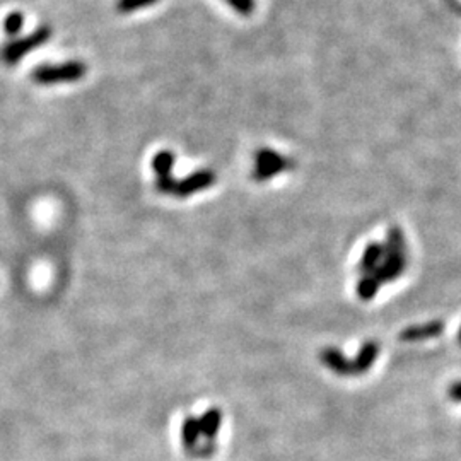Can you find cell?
I'll return each mask as SVG.
<instances>
[{
	"mask_svg": "<svg viewBox=\"0 0 461 461\" xmlns=\"http://www.w3.org/2000/svg\"><path fill=\"white\" fill-rule=\"evenodd\" d=\"M384 256L381 265L373 272V277L380 284L393 282L405 272L407 267V244L403 230L398 226H393L386 234V243L383 244Z\"/></svg>",
	"mask_w": 461,
	"mask_h": 461,
	"instance_id": "obj_1",
	"label": "cell"
},
{
	"mask_svg": "<svg viewBox=\"0 0 461 461\" xmlns=\"http://www.w3.org/2000/svg\"><path fill=\"white\" fill-rule=\"evenodd\" d=\"M88 74V65L81 60H69L60 65H40L33 70L31 77L36 84L50 86L62 82H77Z\"/></svg>",
	"mask_w": 461,
	"mask_h": 461,
	"instance_id": "obj_2",
	"label": "cell"
},
{
	"mask_svg": "<svg viewBox=\"0 0 461 461\" xmlns=\"http://www.w3.org/2000/svg\"><path fill=\"white\" fill-rule=\"evenodd\" d=\"M50 38H52L50 26H41V28H38L36 31H33L31 35L9 41V43L2 48V52H0V56H2V60L7 63V65H16V63L21 62L22 56H26L29 52L40 48L41 45L47 43Z\"/></svg>",
	"mask_w": 461,
	"mask_h": 461,
	"instance_id": "obj_3",
	"label": "cell"
},
{
	"mask_svg": "<svg viewBox=\"0 0 461 461\" xmlns=\"http://www.w3.org/2000/svg\"><path fill=\"white\" fill-rule=\"evenodd\" d=\"M256 166H255V180L267 181L275 175H281L289 166H292L287 157L282 154L275 153L272 149H262L256 153Z\"/></svg>",
	"mask_w": 461,
	"mask_h": 461,
	"instance_id": "obj_4",
	"label": "cell"
},
{
	"mask_svg": "<svg viewBox=\"0 0 461 461\" xmlns=\"http://www.w3.org/2000/svg\"><path fill=\"white\" fill-rule=\"evenodd\" d=\"M215 180H217V176H215L212 169H200V171L192 173L185 180L176 181V188L173 195L180 196V198H187V196L198 194L205 188H210L215 183Z\"/></svg>",
	"mask_w": 461,
	"mask_h": 461,
	"instance_id": "obj_5",
	"label": "cell"
},
{
	"mask_svg": "<svg viewBox=\"0 0 461 461\" xmlns=\"http://www.w3.org/2000/svg\"><path fill=\"white\" fill-rule=\"evenodd\" d=\"M444 331L443 321H430L425 325H417V327H408L400 334V340L403 342H421V340L436 338Z\"/></svg>",
	"mask_w": 461,
	"mask_h": 461,
	"instance_id": "obj_6",
	"label": "cell"
},
{
	"mask_svg": "<svg viewBox=\"0 0 461 461\" xmlns=\"http://www.w3.org/2000/svg\"><path fill=\"white\" fill-rule=\"evenodd\" d=\"M320 357L321 362H323L328 369L340 374V376H350V374H354L352 361H349V359L340 352L338 349H335V347H327L325 350H321Z\"/></svg>",
	"mask_w": 461,
	"mask_h": 461,
	"instance_id": "obj_7",
	"label": "cell"
},
{
	"mask_svg": "<svg viewBox=\"0 0 461 461\" xmlns=\"http://www.w3.org/2000/svg\"><path fill=\"white\" fill-rule=\"evenodd\" d=\"M377 354H380V345L376 342H366L364 345L359 349L357 357L352 361V371L354 374H364L373 368L376 362Z\"/></svg>",
	"mask_w": 461,
	"mask_h": 461,
	"instance_id": "obj_8",
	"label": "cell"
},
{
	"mask_svg": "<svg viewBox=\"0 0 461 461\" xmlns=\"http://www.w3.org/2000/svg\"><path fill=\"white\" fill-rule=\"evenodd\" d=\"M384 256V248L380 243H371L368 244V248L364 249V255H362L361 263H359V270L364 275H371L377 267L381 265Z\"/></svg>",
	"mask_w": 461,
	"mask_h": 461,
	"instance_id": "obj_9",
	"label": "cell"
},
{
	"mask_svg": "<svg viewBox=\"0 0 461 461\" xmlns=\"http://www.w3.org/2000/svg\"><path fill=\"white\" fill-rule=\"evenodd\" d=\"M196 421H198L200 434H202V436H205L209 441H212L219 432L222 415H221V412L217 410V408H210V410H207L205 414H203L200 419H196Z\"/></svg>",
	"mask_w": 461,
	"mask_h": 461,
	"instance_id": "obj_10",
	"label": "cell"
},
{
	"mask_svg": "<svg viewBox=\"0 0 461 461\" xmlns=\"http://www.w3.org/2000/svg\"><path fill=\"white\" fill-rule=\"evenodd\" d=\"M202 436L200 434V427H198V421L195 417H188L187 421L183 422V427H181V437H183V444L188 451H194L198 444V437Z\"/></svg>",
	"mask_w": 461,
	"mask_h": 461,
	"instance_id": "obj_11",
	"label": "cell"
},
{
	"mask_svg": "<svg viewBox=\"0 0 461 461\" xmlns=\"http://www.w3.org/2000/svg\"><path fill=\"white\" fill-rule=\"evenodd\" d=\"M175 166V154L171 150H161L154 156L153 159V168L156 171L157 178L171 176V169Z\"/></svg>",
	"mask_w": 461,
	"mask_h": 461,
	"instance_id": "obj_12",
	"label": "cell"
},
{
	"mask_svg": "<svg viewBox=\"0 0 461 461\" xmlns=\"http://www.w3.org/2000/svg\"><path fill=\"white\" fill-rule=\"evenodd\" d=\"M380 282L373 277V275H364L361 281L357 282V296L362 301H371L376 297L377 290H380Z\"/></svg>",
	"mask_w": 461,
	"mask_h": 461,
	"instance_id": "obj_13",
	"label": "cell"
},
{
	"mask_svg": "<svg viewBox=\"0 0 461 461\" xmlns=\"http://www.w3.org/2000/svg\"><path fill=\"white\" fill-rule=\"evenodd\" d=\"M157 2H159V0H118V2H116V10H118L120 14H132L141 9H146V7L149 6H154V3Z\"/></svg>",
	"mask_w": 461,
	"mask_h": 461,
	"instance_id": "obj_14",
	"label": "cell"
},
{
	"mask_svg": "<svg viewBox=\"0 0 461 461\" xmlns=\"http://www.w3.org/2000/svg\"><path fill=\"white\" fill-rule=\"evenodd\" d=\"M22 26H24V16H22L21 13L9 14L6 19V22H3V29H6V33L9 36L19 35L22 29Z\"/></svg>",
	"mask_w": 461,
	"mask_h": 461,
	"instance_id": "obj_15",
	"label": "cell"
},
{
	"mask_svg": "<svg viewBox=\"0 0 461 461\" xmlns=\"http://www.w3.org/2000/svg\"><path fill=\"white\" fill-rule=\"evenodd\" d=\"M226 2L240 16H251L256 9V0H226Z\"/></svg>",
	"mask_w": 461,
	"mask_h": 461,
	"instance_id": "obj_16",
	"label": "cell"
},
{
	"mask_svg": "<svg viewBox=\"0 0 461 461\" xmlns=\"http://www.w3.org/2000/svg\"><path fill=\"white\" fill-rule=\"evenodd\" d=\"M176 188V180L173 176L157 178L156 180V190L162 195H173Z\"/></svg>",
	"mask_w": 461,
	"mask_h": 461,
	"instance_id": "obj_17",
	"label": "cell"
},
{
	"mask_svg": "<svg viewBox=\"0 0 461 461\" xmlns=\"http://www.w3.org/2000/svg\"><path fill=\"white\" fill-rule=\"evenodd\" d=\"M449 396L456 400V402H461V381H456V383L449 386Z\"/></svg>",
	"mask_w": 461,
	"mask_h": 461,
	"instance_id": "obj_18",
	"label": "cell"
},
{
	"mask_svg": "<svg viewBox=\"0 0 461 461\" xmlns=\"http://www.w3.org/2000/svg\"><path fill=\"white\" fill-rule=\"evenodd\" d=\"M458 338H460V343H461V328H460V335H458Z\"/></svg>",
	"mask_w": 461,
	"mask_h": 461,
	"instance_id": "obj_19",
	"label": "cell"
}]
</instances>
